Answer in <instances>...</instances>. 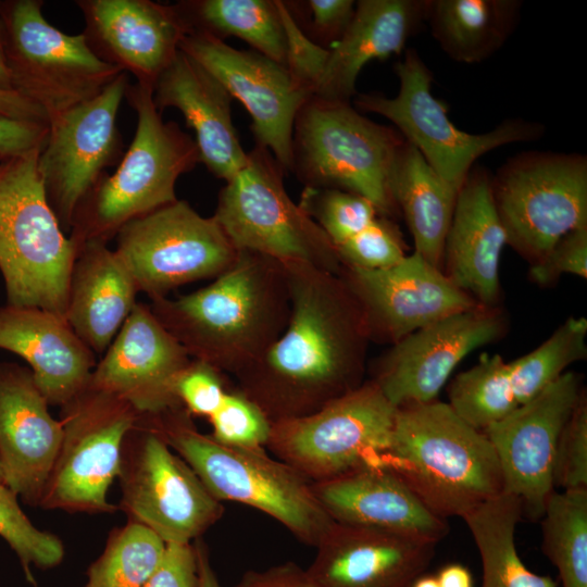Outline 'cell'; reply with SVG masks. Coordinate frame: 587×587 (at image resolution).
Here are the masks:
<instances>
[{
  "label": "cell",
  "mask_w": 587,
  "mask_h": 587,
  "mask_svg": "<svg viewBox=\"0 0 587 587\" xmlns=\"http://www.w3.org/2000/svg\"><path fill=\"white\" fill-rule=\"evenodd\" d=\"M290 315L279 338L236 376L237 389L273 424L309 415L364 380L371 341L363 312L340 275L284 263Z\"/></svg>",
  "instance_id": "cell-1"
},
{
  "label": "cell",
  "mask_w": 587,
  "mask_h": 587,
  "mask_svg": "<svg viewBox=\"0 0 587 587\" xmlns=\"http://www.w3.org/2000/svg\"><path fill=\"white\" fill-rule=\"evenodd\" d=\"M150 301L152 313L191 359L235 377L279 338L290 315L284 263L246 250L208 286Z\"/></svg>",
  "instance_id": "cell-2"
},
{
  "label": "cell",
  "mask_w": 587,
  "mask_h": 587,
  "mask_svg": "<svg viewBox=\"0 0 587 587\" xmlns=\"http://www.w3.org/2000/svg\"><path fill=\"white\" fill-rule=\"evenodd\" d=\"M376 466L395 473L445 520L463 517L504 492L500 464L486 435L438 400L398 408Z\"/></svg>",
  "instance_id": "cell-3"
},
{
  "label": "cell",
  "mask_w": 587,
  "mask_h": 587,
  "mask_svg": "<svg viewBox=\"0 0 587 587\" xmlns=\"http://www.w3.org/2000/svg\"><path fill=\"white\" fill-rule=\"evenodd\" d=\"M152 92L138 84L127 87L136 132L115 172L105 173L73 214L68 238L77 250L89 241L109 243L130 221L176 201V180L200 162L196 141L175 122L163 121Z\"/></svg>",
  "instance_id": "cell-4"
},
{
  "label": "cell",
  "mask_w": 587,
  "mask_h": 587,
  "mask_svg": "<svg viewBox=\"0 0 587 587\" xmlns=\"http://www.w3.org/2000/svg\"><path fill=\"white\" fill-rule=\"evenodd\" d=\"M150 423L221 502L252 507L314 548L335 524L315 497L312 483L270 457L265 448L222 445L200 433L184 408L153 417Z\"/></svg>",
  "instance_id": "cell-5"
},
{
  "label": "cell",
  "mask_w": 587,
  "mask_h": 587,
  "mask_svg": "<svg viewBox=\"0 0 587 587\" xmlns=\"http://www.w3.org/2000/svg\"><path fill=\"white\" fill-rule=\"evenodd\" d=\"M39 151L0 163V271L8 304L64 317L77 248L47 201Z\"/></svg>",
  "instance_id": "cell-6"
},
{
  "label": "cell",
  "mask_w": 587,
  "mask_h": 587,
  "mask_svg": "<svg viewBox=\"0 0 587 587\" xmlns=\"http://www.w3.org/2000/svg\"><path fill=\"white\" fill-rule=\"evenodd\" d=\"M404 142L396 128L364 117L350 103L311 97L295 121L292 171L305 187L360 195L389 217L398 212L390 178Z\"/></svg>",
  "instance_id": "cell-7"
},
{
  "label": "cell",
  "mask_w": 587,
  "mask_h": 587,
  "mask_svg": "<svg viewBox=\"0 0 587 587\" xmlns=\"http://www.w3.org/2000/svg\"><path fill=\"white\" fill-rule=\"evenodd\" d=\"M284 168L257 146L218 193L212 215L237 251L300 262L339 275L344 268L323 229L287 193Z\"/></svg>",
  "instance_id": "cell-8"
},
{
  "label": "cell",
  "mask_w": 587,
  "mask_h": 587,
  "mask_svg": "<svg viewBox=\"0 0 587 587\" xmlns=\"http://www.w3.org/2000/svg\"><path fill=\"white\" fill-rule=\"evenodd\" d=\"M42 7L41 0L1 1L0 30L13 91L51 121L98 96L124 72L100 60L82 33L52 26Z\"/></svg>",
  "instance_id": "cell-9"
},
{
  "label": "cell",
  "mask_w": 587,
  "mask_h": 587,
  "mask_svg": "<svg viewBox=\"0 0 587 587\" xmlns=\"http://www.w3.org/2000/svg\"><path fill=\"white\" fill-rule=\"evenodd\" d=\"M395 72L399 79L396 97L361 93L355 98V108L389 120L457 190L484 154L507 145L537 140L545 134V125L521 117L505 118L483 134L460 129L448 116L445 103L433 95V73L415 49L404 51Z\"/></svg>",
  "instance_id": "cell-10"
},
{
  "label": "cell",
  "mask_w": 587,
  "mask_h": 587,
  "mask_svg": "<svg viewBox=\"0 0 587 587\" xmlns=\"http://www.w3.org/2000/svg\"><path fill=\"white\" fill-rule=\"evenodd\" d=\"M491 190L508 245L530 265L587 225L586 154L524 151L491 176Z\"/></svg>",
  "instance_id": "cell-11"
},
{
  "label": "cell",
  "mask_w": 587,
  "mask_h": 587,
  "mask_svg": "<svg viewBox=\"0 0 587 587\" xmlns=\"http://www.w3.org/2000/svg\"><path fill=\"white\" fill-rule=\"evenodd\" d=\"M117 477L118 510L165 544H191L224 514L223 503L146 417L123 441Z\"/></svg>",
  "instance_id": "cell-12"
},
{
  "label": "cell",
  "mask_w": 587,
  "mask_h": 587,
  "mask_svg": "<svg viewBox=\"0 0 587 587\" xmlns=\"http://www.w3.org/2000/svg\"><path fill=\"white\" fill-rule=\"evenodd\" d=\"M398 408L371 379L305 416L272 424V453L311 483L376 466Z\"/></svg>",
  "instance_id": "cell-13"
},
{
  "label": "cell",
  "mask_w": 587,
  "mask_h": 587,
  "mask_svg": "<svg viewBox=\"0 0 587 587\" xmlns=\"http://www.w3.org/2000/svg\"><path fill=\"white\" fill-rule=\"evenodd\" d=\"M62 442L39 507L114 513L108 490L117 477L123 441L141 416L125 400L87 384L60 407Z\"/></svg>",
  "instance_id": "cell-14"
},
{
  "label": "cell",
  "mask_w": 587,
  "mask_h": 587,
  "mask_svg": "<svg viewBox=\"0 0 587 587\" xmlns=\"http://www.w3.org/2000/svg\"><path fill=\"white\" fill-rule=\"evenodd\" d=\"M115 239L114 251L149 299L215 278L238 253L213 216H201L178 199L130 221Z\"/></svg>",
  "instance_id": "cell-15"
},
{
  "label": "cell",
  "mask_w": 587,
  "mask_h": 587,
  "mask_svg": "<svg viewBox=\"0 0 587 587\" xmlns=\"http://www.w3.org/2000/svg\"><path fill=\"white\" fill-rule=\"evenodd\" d=\"M128 85V74L122 73L98 96L49 121L37 171L64 233H70L79 202L123 158L116 118Z\"/></svg>",
  "instance_id": "cell-16"
},
{
  "label": "cell",
  "mask_w": 587,
  "mask_h": 587,
  "mask_svg": "<svg viewBox=\"0 0 587 587\" xmlns=\"http://www.w3.org/2000/svg\"><path fill=\"white\" fill-rule=\"evenodd\" d=\"M504 314L477 305L428 324L390 345L371 380L396 408L436 400L458 364L504 334Z\"/></svg>",
  "instance_id": "cell-17"
},
{
  "label": "cell",
  "mask_w": 587,
  "mask_h": 587,
  "mask_svg": "<svg viewBox=\"0 0 587 587\" xmlns=\"http://www.w3.org/2000/svg\"><path fill=\"white\" fill-rule=\"evenodd\" d=\"M179 49L210 72L249 112L258 145L292 170L294 125L312 97L287 67L257 51L237 50L202 30L190 29Z\"/></svg>",
  "instance_id": "cell-18"
},
{
  "label": "cell",
  "mask_w": 587,
  "mask_h": 587,
  "mask_svg": "<svg viewBox=\"0 0 587 587\" xmlns=\"http://www.w3.org/2000/svg\"><path fill=\"white\" fill-rule=\"evenodd\" d=\"M583 388L565 372L528 402L483 430L498 458L504 492L516 496L529 517L540 519L554 491L557 442Z\"/></svg>",
  "instance_id": "cell-19"
},
{
  "label": "cell",
  "mask_w": 587,
  "mask_h": 587,
  "mask_svg": "<svg viewBox=\"0 0 587 587\" xmlns=\"http://www.w3.org/2000/svg\"><path fill=\"white\" fill-rule=\"evenodd\" d=\"M339 275L361 307L371 341L392 345L419 328L480 305L415 251L389 267L344 266Z\"/></svg>",
  "instance_id": "cell-20"
},
{
  "label": "cell",
  "mask_w": 587,
  "mask_h": 587,
  "mask_svg": "<svg viewBox=\"0 0 587 587\" xmlns=\"http://www.w3.org/2000/svg\"><path fill=\"white\" fill-rule=\"evenodd\" d=\"M190 361L150 305L137 302L88 384L125 400L141 417H158L183 408L175 384Z\"/></svg>",
  "instance_id": "cell-21"
},
{
  "label": "cell",
  "mask_w": 587,
  "mask_h": 587,
  "mask_svg": "<svg viewBox=\"0 0 587 587\" xmlns=\"http://www.w3.org/2000/svg\"><path fill=\"white\" fill-rule=\"evenodd\" d=\"M90 50L138 85L153 86L190 30L177 3L150 0H77Z\"/></svg>",
  "instance_id": "cell-22"
},
{
  "label": "cell",
  "mask_w": 587,
  "mask_h": 587,
  "mask_svg": "<svg viewBox=\"0 0 587 587\" xmlns=\"http://www.w3.org/2000/svg\"><path fill=\"white\" fill-rule=\"evenodd\" d=\"M29 369L0 363V464L4 484L39 505L62 442V424Z\"/></svg>",
  "instance_id": "cell-23"
},
{
  "label": "cell",
  "mask_w": 587,
  "mask_h": 587,
  "mask_svg": "<svg viewBox=\"0 0 587 587\" xmlns=\"http://www.w3.org/2000/svg\"><path fill=\"white\" fill-rule=\"evenodd\" d=\"M436 544L335 523L307 569L320 587H410L429 566Z\"/></svg>",
  "instance_id": "cell-24"
},
{
  "label": "cell",
  "mask_w": 587,
  "mask_h": 587,
  "mask_svg": "<svg viewBox=\"0 0 587 587\" xmlns=\"http://www.w3.org/2000/svg\"><path fill=\"white\" fill-rule=\"evenodd\" d=\"M315 497L335 523L362 526L436 544L449 532L391 471L366 465L312 483Z\"/></svg>",
  "instance_id": "cell-25"
},
{
  "label": "cell",
  "mask_w": 587,
  "mask_h": 587,
  "mask_svg": "<svg viewBox=\"0 0 587 587\" xmlns=\"http://www.w3.org/2000/svg\"><path fill=\"white\" fill-rule=\"evenodd\" d=\"M491 176L474 165L460 187L445 240L442 272L480 305L497 308L500 258L508 238L494 202Z\"/></svg>",
  "instance_id": "cell-26"
},
{
  "label": "cell",
  "mask_w": 587,
  "mask_h": 587,
  "mask_svg": "<svg viewBox=\"0 0 587 587\" xmlns=\"http://www.w3.org/2000/svg\"><path fill=\"white\" fill-rule=\"evenodd\" d=\"M162 113L175 108L196 134L200 162L216 177L230 180L247 163L232 121V96L202 65L180 49L158 77L152 92Z\"/></svg>",
  "instance_id": "cell-27"
},
{
  "label": "cell",
  "mask_w": 587,
  "mask_h": 587,
  "mask_svg": "<svg viewBox=\"0 0 587 587\" xmlns=\"http://www.w3.org/2000/svg\"><path fill=\"white\" fill-rule=\"evenodd\" d=\"M0 349L21 357L50 405H63L86 387L95 353L66 320L36 307L0 308Z\"/></svg>",
  "instance_id": "cell-28"
},
{
  "label": "cell",
  "mask_w": 587,
  "mask_h": 587,
  "mask_svg": "<svg viewBox=\"0 0 587 587\" xmlns=\"http://www.w3.org/2000/svg\"><path fill=\"white\" fill-rule=\"evenodd\" d=\"M429 0H360L350 24L329 49L313 97L347 102L355 95L361 70L373 60L405 51L409 39L427 20Z\"/></svg>",
  "instance_id": "cell-29"
},
{
  "label": "cell",
  "mask_w": 587,
  "mask_h": 587,
  "mask_svg": "<svg viewBox=\"0 0 587 587\" xmlns=\"http://www.w3.org/2000/svg\"><path fill=\"white\" fill-rule=\"evenodd\" d=\"M138 292L108 243L86 242L71 271L64 319L93 353L103 354L135 308Z\"/></svg>",
  "instance_id": "cell-30"
},
{
  "label": "cell",
  "mask_w": 587,
  "mask_h": 587,
  "mask_svg": "<svg viewBox=\"0 0 587 587\" xmlns=\"http://www.w3.org/2000/svg\"><path fill=\"white\" fill-rule=\"evenodd\" d=\"M390 192L412 234L414 251L442 270L445 240L459 190L405 140L394 165Z\"/></svg>",
  "instance_id": "cell-31"
},
{
  "label": "cell",
  "mask_w": 587,
  "mask_h": 587,
  "mask_svg": "<svg viewBox=\"0 0 587 587\" xmlns=\"http://www.w3.org/2000/svg\"><path fill=\"white\" fill-rule=\"evenodd\" d=\"M520 0H429L430 34L451 60L475 64L494 55L514 33Z\"/></svg>",
  "instance_id": "cell-32"
},
{
  "label": "cell",
  "mask_w": 587,
  "mask_h": 587,
  "mask_svg": "<svg viewBox=\"0 0 587 587\" xmlns=\"http://www.w3.org/2000/svg\"><path fill=\"white\" fill-rule=\"evenodd\" d=\"M522 514L521 500L502 492L462 517L479 552L480 587H559L550 576L534 573L522 561L515 544Z\"/></svg>",
  "instance_id": "cell-33"
},
{
  "label": "cell",
  "mask_w": 587,
  "mask_h": 587,
  "mask_svg": "<svg viewBox=\"0 0 587 587\" xmlns=\"http://www.w3.org/2000/svg\"><path fill=\"white\" fill-rule=\"evenodd\" d=\"M177 5L190 29L222 40L236 36L258 53L286 66V37L276 1L193 0Z\"/></svg>",
  "instance_id": "cell-34"
},
{
  "label": "cell",
  "mask_w": 587,
  "mask_h": 587,
  "mask_svg": "<svg viewBox=\"0 0 587 587\" xmlns=\"http://www.w3.org/2000/svg\"><path fill=\"white\" fill-rule=\"evenodd\" d=\"M540 519L542 551L561 587H587V489L553 491Z\"/></svg>",
  "instance_id": "cell-35"
},
{
  "label": "cell",
  "mask_w": 587,
  "mask_h": 587,
  "mask_svg": "<svg viewBox=\"0 0 587 587\" xmlns=\"http://www.w3.org/2000/svg\"><path fill=\"white\" fill-rule=\"evenodd\" d=\"M447 402L467 424L484 430L519 405L509 364L501 355L483 353L478 362L450 383Z\"/></svg>",
  "instance_id": "cell-36"
},
{
  "label": "cell",
  "mask_w": 587,
  "mask_h": 587,
  "mask_svg": "<svg viewBox=\"0 0 587 587\" xmlns=\"http://www.w3.org/2000/svg\"><path fill=\"white\" fill-rule=\"evenodd\" d=\"M165 546L152 530L128 521L111 532L103 552L88 569L85 587H142Z\"/></svg>",
  "instance_id": "cell-37"
},
{
  "label": "cell",
  "mask_w": 587,
  "mask_h": 587,
  "mask_svg": "<svg viewBox=\"0 0 587 587\" xmlns=\"http://www.w3.org/2000/svg\"><path fill=\"white\" fill-rule=\"evenodd\" d=\"M587 320L570 317L542 344L509 364L511 384L522 405L553 383L573 363L587 355Z\"/></svg>",
  "instance_id": "cell-38"
},
{
  "label": "cell",
  "mask_w": 587,
  "mask_h": 587,
  "mask_svg": "<svg viewBox=\"0 0 587 587\" xmlns=\"http://www.w3.org/2000/svg\"><path fill=\"white\" fill-rule=\"evenodd\" d=\"M298 204L323 229L334 248L363 232L380 215L366 198L335 188L305 187Z\"/></svg>",
  "instance_id": "cell-39"
},
{
  "label": "cell",
  "mask_w": 587,
  "mask_h": 587,
  "mask_svg": "<svg viewBox=\"0 0 587 587\" xmlns=\"http://www.w3.org/2000/svg\"><path fill=\"white\" fill-rule=\"evenodd\" d=\"M0 536L20 558L30 583V565L51 569L64 558L60 538L34 526L20 508L16 494L4 484H0Z\"/></svg>",
  "instance_id": "cell-40"
},
{
  "label": "cell",
  "mask_w": 587,
  "mask_h": 587,
  "mask_svg": "<svg viewBox=\"0 0 587 587\" xmlns=\"http://www.w3.org/2000/svg\"><path fill=\"white\" fill-rule=\"evenodd\" d=\"M211 437L225 446L265 448L272 423L260 408L237 388L226 391L222 403L208 417Z\"/></svg>",
  "instance_id": "cell-41"
},
{
  "label": "cell",
  "mask_w": 587,
  "mask_h": 587,
  "mask_svg": "<svg viewBox=\"0 0 587 587\" xmlns=\"http://www.w3.org/2000/svg\"><path fill=\"white\" fill-rule=\"evenodd\" d=\"M335 250L344 266L363 270L389 267L407 255L401 232L383 215Z\"/></svg>",
  "instance_id": "cell-42"
},
{
  "label": "cell",
  "mask_w": 587,
  "mask_h": 587,
  "mask_svg": "<svg viewBox=\"0 0 587 587\" xmlns=\"http://www.w3.org/2000/svg\"><path fill=\"white\" fill-rule=\"evenodd\" d=\"M553 486L561 490L587 489V396L585 389L582 390L557 442Z\"/></svg>",
  "instance_id": "cell-43"
},
{
  "label": "cell",
  "mask_w": 587,
  "mask_h": 587,
  "mask_svg": "<svg viewBox=\"0 0 587 587\" xmlns=\"http://www.w3.org/2000/svg\"><path fill=\"white\" fill-rule=\"evenodd\" d=\"M276 5L286 37V67L313 97L325 71L329 49L303 33L285 2L276 0Z\"/></svg>",
  "instance_id": "cell-44"
},
{
  "label": "cell",
  "mask_w": 587,
  "mask_h": 587,
  "mask_svg": "<svg viewBox=\"0 0 587 587\" xmlns=\"http://www.w3.org/2000/svg\"><path fill=\"white\" fill-rule=\"evenodd\" d=\"M227 390L222 372L195 359L183 370L175 384V395L191 416L210 417Z\"/></svg>",
  "instance_id": "cell-45"
},
{
  "label": "cell",
  "mask_w": 587,
  "mask_h": 587,
  "mask_svg": "<svg viewBox=\"0 0 587 587\" xmlns=\"http://www.w3.org/2000/svg\"><path fill=\"white\" fill-rule=\"evenodd\" d=\"M563 274L587 277V225L563 236L529 268L532 280L540 286L555 283Z\"/></svg>",
  "instance_id": "cell-46"
},
{
  "label": "cell",
  "mask_w": 587,
  "mask_h": 587,
  "mask_svg": "<svg viewBox=\"0 0 587 587\" xmlns=\"http://www.w3.org/2000/svg\"><path fill=\"white\" fill-rule=\"evenodd\" d=\"M142 587H199L193 544H166L160 563Z\"/></svg>",
  "instance_id": "cell-47"
},
{
  "label": "cell",
  "mask_w": 587,
  "mask_h": 587,
  "mask_svg": "<svg viewBox=\"0 0 587 587\" xmlns=\"http://www.w3.org/2000/svg\"><path fill=\"white\" fill-rule=\"evenodd\" d=\"M49 122L11 117L0 113V154L8 158L41 150Z\"/></svg>",
  "instance_id": "cell-48"
},
{
  "label": "cell",
  "mask_w": 587,
  "mask_h": 587,
  "mask_svg": "<svg viewBox=\"0 0 587 587\" xmlns=\"http://www.w3.org/2000/svg\"><path fill=\"white\" fill-rule=\"evenodd\" d=\"M312 29L322 41H338L350 24L355 2L352 0H309Z\"/></svg>",
  "instance_id": "cell-49"
},
{
  "label": "cell",
  "mask_w": 587,
  "mask_h": 587,
  "mask_svg": "<svg viewBox=\"0 0 587 587\" xmlns=\"http://www.w3.org/2000/svg\"><path fill=\"white\" fill-rule=\"evenodd\" d=\"M232 587H320L307 569L284 562L265 570L247 571Z\"/></svg>",
  "instance_id": "cell-50"
},
{
  "label": "cell",
  "mask_w": 587,
  "mask_h": 587,
  "mask_svg": "<svg viewBox=\"0 0 587 587\" xmlns=\"http://www.w3.org/2000/svg\"><path fill=\"white\" fill-rule=\"evenodd\" d=\"M0 113L16 118L49 122L40 107L15 91L0 90Z\"/></svg>",
  "instance_id": "cell-51"
},
{
  "label": "cell",
  "mask_w": 587,
  "mask_h": 587,
  "mask_svg": "<svg viewBox=\"0 0 587 587\" xmlns=\"http://www.w3.org/2000/svg\"><path fill=\"white\" fill-rule=\"evenodd\" d=\"M197 558L199 587H222L210 561L208 546L202 538L192 541Z\"/></svg>",
  "instance_id": "cell-52"
},
{
  "label": "cell",
  "mask_w": 587,
  "mask_h": 587,
  "mask_svg": "<svg viewBox=\"0 0 587 587\" xmlns=\"http://www.w3.org/2000/svg\"><path fill=\"white\" fill-rule=\"evenodd\" d=\"M436 578L440 587H474L471 572L459 563L442 566Z\"/></svg>",
  "instance_id": "cell-53"
},
{
  "label": "cell",
  "mask_w": 587,
  "mask_h": 587,
  "mask_svg": "<svg viewBox=\"0 0 587 587\" xmlns=\"http://www.w3.org/2000/svg\"><path fill=\"white\" fill-rule=\"evenodd\" d=\"M1 5V1H0ZM0 90L13 91L0 30Z\"/></svg>",
  "instance_id": "cell-54"
},
{
  "label": "cell",
  "mask_w": 587,
  "mask_h": 587,
  "mask_svg": "<svg viewBox=\"0 0 587 587\" xmlns=\"http://www.w3.org/2000/svg\"><path fill=\"white\" fill-rule=\"evenodd\" d=\"M410 587H440L435 575H420Z\"/></svg>",
  "instance_id": "cell-55"
},
{
  "label": "cell",
  "mask_w": 587,
  "mask_h": 587,
  "mask_svg": "<svg viewBox=\"0 0 587 587\" xmlns=\"http://www.w3.org/2000/svg\"><path fill=\"white\" fill-rule=\"evenodd\" d=\"M0 484H4L3 471H2L1 464H0Z\"/></svg>",
  "instance_id": "cell-56"
},
{
  "label": "cell",
  "mask_w": 587,
  "mask_h": 587,
  "mask_svg": "<svg viewBox=\"0 0 587 587\" xmlns=\"http://www.w3.org/2000/svg\"><path fill=\"white\" fill-rule=\"evenodd\" d=\"M5 159V157L0 154V163Z\"/></svg>",
  "instance_id": "cell-57"
}]
</instances>
